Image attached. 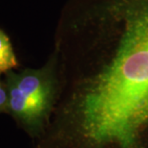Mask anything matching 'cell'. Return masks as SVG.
Listing matches in <instances>:
<instances>
[{
  "mask_svg": "<svg viewBox=\"0 0 148 148\" xmlns=\"http://www.w3.org/2000/svg\"><path fill=\"white\" fill-rule=\"evenodd\" d=\"M7 112L31 134L44 125L56 93V79L52 65L41 69L11 70L6 74Z\"/></svg>",
  "mask_w": 148,
  "mask_h": 148,
  "instance_id": "6da1fadb",
  "label": "cell"
},
{
  "mask_svg": "<svg viewBox=\"0 0 148 148\" xmlns=\"http://www.w3.org/2000/svg\"><path fill=\"white\" fill-rule=\"evenodd\" d=\"M18 65L10 39L0 30V74L12 70Z\"/></svg>",
  "mask_w": 148,
  "mask_h": 148,
  "instance_id": "7a4b0ae2",
  "label": "cell"
},
{
  "mask_svg": "<svg viewBox=\"0 0 148 148\" xmlns=\"http://www.w3.org/2000/svg\"><path fill=\"white\" fill-rule=\"evenodd\" d=\"M8 109V91L6 89V85L0 81V114L3 112H7Z\"/></svg>",
  "mask_w": 148,
  "mask_h": 148,
  "instance_id": "3957f363",
  "label": "cell"
}]
</instances>
